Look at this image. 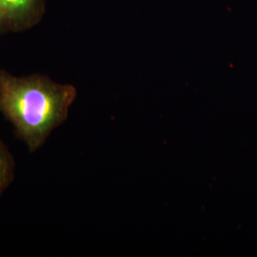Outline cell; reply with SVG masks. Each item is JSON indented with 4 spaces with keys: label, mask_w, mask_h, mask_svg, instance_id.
<instances>
[{
    "label": "cell",
    "mask_w": 257,
    "mask_h": 257,
    "mask_svg": "<svg viewBox=\"0 0 257 257\" xmlns=\"http://www.w3.org/2000/svg\"><path fill=\"white\" fill-rule=\"evenodd\" d=\"M75 97L73 85L43 74L17 76L0 70V111L31 153L67 119Z\"/></svg>",
    "instance_id": "1"
},
{
    "label": "cell",
    "mask_w": 257,
    "mask_h": 257,
    "mask_svg": "<svg viewBox=\"0 0 257 257\" xmlns=\"http://www.w3.org/2000/svg\"><path fill=\"white\" fill-rule=\"evenodd\" d=\"M46 11V0H0V36L37 25Z\"/></svg>",
    "instance_id": "2"
},
{
    "label": "cell",
    "mask_w": 257,
    "mask_h": 257,
    "mask_svg": "<svg viewBox=\"0 0 257 257\" xmlns=\"http://www.w3.org/2000/svg\"><path fill=\"white\" fill-rule=\"evenodd\" d=\"M15 178V160L9 149L0 140V197Z\"/></svg>",
    "instance_id": "3"
}]
</instances>
